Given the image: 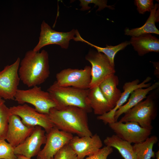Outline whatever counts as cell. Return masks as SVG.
Masks as SVG:
<instances>
[{"label":"cell","mask_w":159,"mask_h":159,"mask_svg":"<svg viewBox=\"0 0 159 159\" xmlns=\"http://www.w3.org/2000/svg\"><path fill=\"white\" fill-rule=\"evenodd\" d=\"M119 82L118 78L115 74L106 79L99 86L102 93L113 108L122 94L120 90L117 87Z\"/></svg>","instance_id":"obj_21"},{"label":"cell","mask_w":159,"mask_h":159,"mask_svg":"<svg viewBox=\"0 0 159 159\" xmlns=\"http://www.w3.org/2000/svg\"><path fill=\"white\" fill-rule=\"evenodd\" d=\"M113 152L112 148L105 146L100 148L94 154L83 159H107L109 155Z\"/></svg>","instance_id":"obj_30"},{"label":"cell","mask_w":159,"mask_h":159,"mask_svg":"<svg viewBox=\"0 0 159 159\" xmlns=\"http://www.w3.org/2000/svg\"><path fill=\"white\" fill-rule=\"evenodd\" d=\"M34 128L24 125L18 116L11 114L6 140L15 148L31 135Z\"/></svg>","instance_id":"obj_16"},{"label":"cell","mask_w":159,"mask_h":159,"mask_svg":"<svg viewBox=\"0 0 159 159\" xmlns=\"http://www.w3.org/2000/svg\"><path fill=\"white\" fill-rule=\"evenodd\" d=\"M5 101L0 97V107L4 104H5Z\"/></svg>","instance_id":"obj_32"},{"label":"cell","mask_w":159,"mask_h":159,"mask_svg":"<svg viewBox=\"0 0 159 159\" xmlns=\"http://www.w3.org/2000/svg\"><path fill=\"white\" fill-rule=\"evenodd\" d=\"M20 62L18 57L13 63L6 65L0 72V97L4 99L14 100L20 80L18 74Z\"/></svg>","instance_id":"obj_11"},{"label":"cell","mask_w":159,"mask_h":159,"mask_svg":"<svg viewBox=\"0 0 159 159\" xmlns=\"http://www.w3.org/2000/svg\"><path fill=\"white\" fill-rule=\"evenodd\" d=\"M155 157L156 159H159V150H158L157 152L155 153Z\"/></svg>","instance_id":"obj_33"},{"label":"cell","mask_w":159,"mask_h":159,"mask_svg":"<svg viewBox=\"0 0 159 159\" xmlns=\"http://www.w3.org/2000/svg\"><path fill=\"white\" fill-rule=\"evenodd\" d=\"M159 86V82H157L148 87L138 88L133 91L130 94L128 101L115 112L114 116L115 122L117 121L122 114L146 98L150 92L157 88Z\"/></svg>","instance_id":"obj_19"},{"label":"cell","mask_w":159,"mask_h":159,"mask_svg":"<svg viewBox=\"0 0 159 159\" xmlns=\"http://www.w3.org/2000/svg\"><path fill=\"white\" fill-rule=\"evenodd\" d=\"M14 148L5 140H0V159H16Z\"/></svg>","instance_id":"obj_26"},{"label":"cell","mask_w":159,"mask_h":159,"mask_svg":"<svg viewBox=\"0 0 159 159\" xmlns=\"http://www.w3.org/2000/svg\"><path fill=\"white\" fill-rule=\"evenodd\" d=\"M54 159H77V155L69 146L65 145L54 155Z\"/></svg>","instance_id":"obj_28"},{"label":"cell","mask_w":159,"mask_h":159,"mask_svg":"<svg viewBox=\"0 0 159 159\" xmlns=\"http://www.w3.org/2000/svg\"><path fill=\"white\" fill-rule=\"evenodd\" d=\"M157 111L155 101L149 95L124 113L119 121L135 122L142 127L152 130V121L156 117Z\"/></svg>","instance_id":"obj_4"},{"label":"cell","mask_w":159,"mask_h":159,"mask_svg":"<svg viewBox=\"0 0 159 159\" xmlns=\"http://www.w3.org/2000/svg\"><path fill=\"white\" fill-rule=\"evenodd\" d=\"M17 158L16 159H31V158H27L22 155H16Z\"/></svg>","instance_id":"obj_31"},{"label":"cell","mask_w":159,"mask_h":159,"mask_svg":"<svg viewBox=\"0 0 159 159\" xmlns=\"http://www.w3.org/2000/svg\"><path fill=\"white\" fill-rule=\"evenodd\" d=\"M80 6L82 7L80 10L81 11H85L89 10L91 7L88 5V4L93 3L95 4L94 7L97 6H98V9L97 11H100L105 8L107 7L108 8L113 9L114 8L113 6H108L107 5V0H80Z\"/></svg>","instance_id":"obj_27"},{"label":"cell","mask_w":159,"mask_h":159,"mask_svg":"<svg viewBox=\"0 0 159 159\" xmlns=\"http://www.w3.org/2000/svg\"><path fill=\"white\" fill-rule=\"evenodd\" d=\"M87 112L83 109L68 106L60 109L51 108L47 115L51 121L60 130L78 136H90Z\"/></svg>","instance_id":"obj_1"},{"label":"cell","mask_w":159,"mask_h":159,"mask_svg":"<svg viewBox=\"0 0 159 159\" xmlns=\"http://www.w3.org/2000/svg\"><path fill=\"white\" fill-rule=\"evenodd\" d=\"M76 29H72L67 32H59L52 29L44 20L41 26V31L39 41L33 50L39 52L43 47L49 44L59 45L61 48L67 49L68 48L70 40L74 39Z\"/></svg>","instance_id":"obj_8"},{"label":"cell","mask_w":159,"mask_h":159,"mask_svg":"<svg viewBox=\"0 0 159 159\" xmlns=\"http://www.w3.org/2000/svg\"><path fill=\"white\" fill-rule=\"evenodd\" d=\"M135 4L138 12L142 14L146 11L150 12L154 6L153 0H135Z\"/></svg>","instance_id":"obj_29"},{"label":"cell","mask_w":159,"mask_h":159,"mask_svg":"<svg viewBox=\"0 0 159 159\" xmlns=\"http://www.w3.org/2000/svg\"><path fill=\"white\" fill-rule=\"evenodd\" d=\"M56 78L60 86L88 89L91 81V67L86 66L83 69H63L56 74Z\"/></svg>","instance_id":"obj_7"},{"label":"cell","mask_w":159,"mask_h":159,"mask_svg":"<svg viewBox=\"0 0 159 159\" xmlns=\"http://www.w3.org/2000/svg\"><path fill=\"white\" fill-rule=\"evenodd\" d=\"M11 113L5 104L0 107V140H6Z\"/></svg>","instance_id":"obj_25"},{"label":"cell","mask_w":159,"mask_h":159,"mask_svg":"<svg viewBox=\"0 0 159 159\" xmlns=\"http://www.w3.org/2000/svg\"><path fill=\"white\" fill-rule=\"evenodd\" d=\"M158 141V137L152 135L144 141L132 145L136 155V159H151L155 157V152L153 150L154 145Z\"/></svg>","instance_id":"obj_23"},{"label":"cell","mask_w":159,"mask_h":159,"mask_svg":"<svg viewBox=\"0 0 159 159\" xmlns=\"http://www.w3.org/2000/svg\"><path fill=\"white\" fill-rule=\"evenodd\" d=\"M85 58L91 65V81L89 88L98 86L103 81L115 74V66L112 65L103 54L91 50Z\"/></svg>","instance_id":"obj_6"},{"label":"cell","mask_w":159,"mask_h":159,"mask_svg":"<svg viewBox=\"0 0 159 159\" xmlns=\"http://www.w3.org/2000/svg\"><path fill=\"white\" fill-rule=\"evenodd\" d=\"M130 43L140 56L150 52H159V40L150 34L132 37Z\"/></svg>","instance_id":"obj_17"},{"label":"cell","mask_w":159,"mask_h":159,"mask_svg":"<svg viewBox=\"0 0 159 159\" xmlns=\"http://www.w3.org/2000/svg\"><path fill=\"white\" fill-rule=\"evenodd\" d=\"M151 79L150 77H148L141 83H140V80L138 79L125 83L122 87L123 92L122 93L115 106L108 112L98 116L97 119L102 120L105 125L115 122L114 116L115 112L127 101L131 93L138 88H147L150 86L151 84L148 82Z\"/></svg>","instance_id":"obj_15"},{"label":"cell","mask_w":159,"mask_h":159,"mask_svg":"<svg viewBox=\"0 0 159 159\" xmlns=\"http://www.w3.org/2000/svg\"><path fill=\"white\" fill-rule=\"evenodd\" d=\"M45 132L42 127L35 126L31 135L22 143L14 148L15 154L23 155L30 158L37 156L41 150V146L46 143Z\"/></svg>","instance_id":"obj_14"},{"label":"cell","mask_w":159,"mask_h":159,"mask_svg":"<svg viewBox=\"0 0 159 159\" xmlns=\"http://www.w3.org/2000/svg\"></svg>","instance_id":"obj_35"},{"label":"cell","mask_w":159,"mask_h":159,"mask_svg":"<svg viewBox=\"0 0 159 159\" xmlns=\"http://www.w3.org/2000/svg\"><path fill=\"white\" fill-rule=\"evenodd\" d=\"M68 145L75 153L77 159H83L97 152L103 144L99 136L95 134L90 136H73Z\"/></svg>","instance_id":"obj_13"},{"label":"cell","mask_w":159,"mask_h":159,"mask_svg":"<svg viewBox=\"0 0 159 159\" xmlns=\"http://www.w3.org/2000/svg\"><path fill=\"white\" fill-rule=\"evenodd\" d=\"M74 40L76 42H85L91 47L95 48L97 51L104 54L109 60L110 63L115 66L114 59L116 53L119 51L124 49L130 44V42L125 41L114 46L106 45L105 47H100L94 45L83 39L79 32L76 34Z\"/></svg>","instance_id":"obj_24"},{"label":"cell","mask_w":159,"mask_h":159,"mask_svg":"<svg viewBox=\"0 0 159 159\" xmlns=\"http://www.w3.org/2000/svg\"><path fill=\"white\" fill-rule=\"evenodd\" d=\"M159 4H154L153 8L150 11L148 18L145 24L142 26L131 29L126 28L125 34L132 37H137L147 34H159V31L155 26L156 22L159 21Z\"/></svg>","instance_id":"obj_20"},{"label":"cell","mask_w":159,"mask_h":159,"mask_svg":"<svg viewBox=\"0 0 159 159\" xmlns=\"http://www.w3.org/2000/svg\"><path fill=\"white\" fill-rule=\"evenodd\" d=\"M117 136L122 140L136 144L145 140L149 137L151 130L142 127L137 122L117 121L108 124Z\"/></svg>","instance_id":"obj_9"},{"label":"cell","mask_w":159,"mask_h":159,"mask_svg":"<svg viewBox=\"0 0 159 159\" xmlns=\"http://www.w3.org/2000/svg\"><path fill=\"white\" fill-rule=\"evenodd\" d=\"M9 109L11 114L18 116L23 123L28 127L40 126L47 133L54 126L47 115L39 112L26 104L11 107Z\"/></svg>","instance_id":"obj_10"},{"label":"cell","mask_w":159,"mask_h":159,"mask_svg":"<svg viewBox=\"0 0 159 159\" xmlns=\"http://www.w3.org/2000/svg\"><path fill=\"white\" fill-rule=\"evenodd\" d=\"M16 101L20 105L30 103L39 112L48 115L50 110L56 108V104L49 93L35 86L26 90L18 89L14 97Z\"/></svg>","instance_id":"obj_5"},{"label":"cell","mask_w":159,"mask_h":159,"mask_svg":"<svg viewBox=\"0 0 159 159\" xmlns=\"http://www.w3.org/2000/svg\"><path fill=\"white\" fill-rule=\"evenodd\" d=\"M18 74L20 80L28 87L37 86L49 77V55L42 50L40 52L27 51L20 64Z\"/></svg>","instance_id":"obj_2"},{"label":"cell","mask_w":159,"mask_h":159,"mask_svg":"<svg viewBox=\"0 0 159 159\" xmlns=\"http://www.w3.org/2000/svg\"><path fill=\"white\" fill-rule=\"evenodd\" d=\"M104 143L106 146L117 149L124 159H136L131 143L122 140L115 135L107 137Z\"/></svg>","instance_id":"obj_22"},{"label":"cell","mask_w":159,"mask_h":159,"mask_svg":"<svg viewBox=\"0 0 159 159\" xmlns=\"http://www.w3.org/2000/svg\"><path fill=\"white\" fill-rule=\"evenodd\" d=\"M49 159H54V158H51Z\"/></svg>","instance_id":"obj_34"},{"label":"cell","mask_w":159,"mask_h":159,"mask_svg":"<svg viewBox=\"0 0 159 159\" xmlns=\"http://www.w3.org/2000/svg\"><path fill=\"white\" fill-rule=\"evenodd\" d=\"M87 101L94 114L98 116L108 112L113 108L102 93L99 86L89 89Z\"/></svg>","instance_id":"obj_18"},{"label":"cell","mask_w":159,"mask_h":159,"mask_svg":"<svg viewBox=\"0 0 159 159\" xmlns=\"http://www.w3.org/2000/svg\"><path fill=\"white\" fill-rule=\"evenodd\" d=\"M89 89L62 87L55 81L49 87L47 91L55 102L56 108L59 109L68 106H74L83 109L88 113L92 110L87 101Z\"/></svg>","instance_id":"obj_3"},{"label":"cell","mask_w":159,"mask_h":159,"mask_svg":"<svg viewBox=\"0 0 159 159\" xmlns=\"http://www.w3.org/2000/svg\"><path fill=\"white\" fill-rule=\"evenodd\" d=\"M46 140L43 148L37 155V159H49L64 146L68 144L72 134L53 127L46 134Z\"/></svg>","instance_id":"obj_12"}]
</instances>
